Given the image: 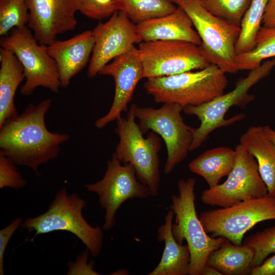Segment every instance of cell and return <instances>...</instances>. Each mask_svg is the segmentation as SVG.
Instances as JSON below:
<instances>
[{
    "label": "cell",
    "mask_w": 275,
    "mask_h": 275,
    "mask_svg": "<svg viewBox=\"0 0 275 275\" xmlns=\"http://www.w3.org/2000/svg\"><path fill=\"white\" fill-rule=\"evenodd\" d=\"M263 129L266 137L275 144V130L268 125L263 126Z\"/></svg>",
    "instance_id": "obj_36"
},
{
    "label": "cell",
    "mask_w": 275,
    "mask_h": 275,
    "mask_svg": "<svg viewBox=\"0 0 275 275\" xmlns=\"http://www.w3.org/2000/svg\"><path fill=\"white\" fill-rule=\"evenodd\" d=\"M0 127L18 114L14 102L17 89L25 79L23 67L10 50L0 48Z\"/></svg>",
    "instance_id": "obj_21"
},
{
    "label": "cell",
    "mask_w": 275,
    "mask_h": 275,
    "mask_svg": "<svg viewBox=\"0 0 275 275\" xmlns=\"http://www.w3.org/2000/svg\"><path fill=\"white\" fill-rule=\"evenodd\" d=\"M94 45L92 31L87 30L65 40H56L47 45L48 52L57 66L61 87L87 65Z\"/></svg>",
    "instance_id": "obj_17"
},
{
    "label": "cell",
    "mask_w": 275,
    "mask_h": 275,
    "mask_svg": "<svg viewBox=\"0 0 275 275\" xmlns=\"http://www.w3.org/2000/svg\"><path fill=\"white\" fill-rule=\"evenodd\" d=\"M86 206L84 200L75 193L68 194L63 187L57 192L46 212L26 218L20 227L34 231V236L56 231L70 232L82 241L93 257H97L102 248L103 229L91 226L85 219L82 210Z\"/></svg>",
    "instance_id": "obj_3"
},
{
    "label": "cell",
    "mask_w": 275,
    "mask_h": 275,
    "mask_svg": "<svg viewBox=\"0 0 275 275\" xmlns=\"http://www.w3.org/2000/svg\"><path fill=\"white\" fill-rule=\"evenodd\" d=\"M122 164L113 154L107 161L103 177L97 182L85 185L88 191L98 195L100 205L105 211L102 227L104 230L114 227L116 213L124 202L150 196L149 189L138 179L133 166Z\"/></svg>",
    "instance_id": "obj_13"
},
{
    "label": "cell",
    "mask_w": 275,
    "mask_h": 275,
    "mask_svg": "<svg viewBox=\"0 0 275 275\" xmlns=\"http://www.w3.org/2000/svg\"><path fill=\"white\" fill-rule=\"evenodd\" d=\"M234 150L236 156L232 171L224 183L202 192L201 199L204 204L227 207L268 195L255 158L240 144Z\"/></svg>",
    "instance_id": "obj_12"
},
{
    "label": "cell",
    "mask_w": 275,
    "mask_h": 275,
    "mask_svg": "<svg viewBox=\"0 0 275 275\" xmlns=\"http://www.w3.org/2000/svg\"><path fill=\"white\" fill-rule=\"evenodd\" d=\"M119 10V0H78V11L93 19L110 17Z\"/></svg>",
    "instance_id": "obj_30"
},
{
    "label": "cell",
    "mask_w": 275,
    "mask_h": 275,
    "mask_svg": "<svg viewBox=\"0 0 275 275\" xmlns=\"http://www.w3.org/2000/svg\"><path fill=\"white\" fill-rule=\"evenodd\" d=\"M29 28L37 41L48 45L58 35L73 30L77 21L78 0H26Z\"/></svg>",
    "instance_id": "obj_16"
},
{
    "label": "cell",
    "mask_w": 275,
    "mask_h": 275,
    "mask_svg": "<svg viewBox=\"0 0 275 275\" xmlns=\"http://www.w3.org/2000/svg\"><path fill=\"white\" fill-rule=\"evenodd\" d=\"M225 73L210 64L197 71L148 78L144 88L157 103H175L182 107L196 106L224 93L228 85Z\"/></svg>",
    "instance_id": "obj_2"
},
{
    "label": "cell",
    "mask_w": 275,
    "mask_h": 275,
    "mask_svg": "<svg viewBox=\"0 0 275 275\" xmlns=\"http://www.w3.org/2000/svg\"><path fill=\"white\" fill-rule=\"evenodd\" d=\"M174 212L171 210L164 217V224L158 229L157 240L163 241L160 261L149 275L189 274L190 254L187 245L178 243L172 231Z\"/></svg>",
    "instance_id": "obj_19"
},
{
    "label": "cell",
    "mask_w": 275,
    "mask_h": 275,
    "mask_svg": "<svg viewBox=\"0 0 275 275\" xmlns=\"http://www.w3.org/2000/svg\"><path fill=\"white\" fill-rule=\"evenodd\" d=\"M239 144L256 159L268 194L275 196V144L266 137L260 126L248 128L240 136Z\"/></svg>",
    "instance_id": "obj_20"
},
{
    "label": "cell",
    "mask_w": 275,
    "mask_h": 275,
    "mask_svg": "<svg viewBox=\"0 0 275 275\" xmlns=\"http://www.w3.org/2000/svg\"><path fill=\"white\" fill-rule=\"evenodd\" d=\"M15 164L7 157L0 154V188L10 187L15 189L22 188L26 184L17 171Z\"/></svg>",
    "instance_id": "obj_31"
},
{
    "label": "cell",
    "mask_w": 275,
    "mask_h": 275,
    "mask_svg": "<svg viewBox=\"0 0 275 275\" xmlns=\"http://www.w3.org/2000/svg\"><path fill=\"white\" fill-rule=\"evenodd\" d=\"M196 183L193 177L180 180L177 183L178 194L172 196L170 207L175 215L173 235L180 244L186 240L189 250V275H201L210 254L226 239L223 237H210L205 230L196 209Z\"/></svg>",
    "instance_id": "obj_4"
},
{
    "label": "cell",
    "mask_w": 275,
    "mask_h": 275,
    "mask_svg": "<svg viewBox=\"0 0 275 275\" xmlns=\"http://www.w3.org/2000/svg\"><path fill=\"white\" fill-rule=\"evenodd\" d=\"M105 22L99 23L92 31L94 45L88 70L93 78L117 57L140 43L136 24L122 11H115Z\"/></svg>",
    "instance_id": "obj_14"
},
{
    "label": "cell",
    "mask_w": 275,
    "mask_h": 275,
    "mask_svg": "<svg viewBox=\"0 0 275 275\" xmlns=\"http://www.w3.org/2000/svg\"><path fill=\"white\" fill-rule=\"evenodd\" d=\"M245 244L254 251L253 268L261 265L267 257L275 253V226L268 227L248 237Z\"/></svg>",
    "instance_id": "obj_29"
},
{
    "label": "cell",
    "mask_w": 275,
    "mask_h": 275,
    "mask_svg": "<svg viewBox=\"0 0 275 275\" xmlns=\"http://www.w3.org/2000/svg\"><path fill=\"white\" fill-rule=\"evenodd\" d=\"M0 45L12 51L23 67L25 82L20 88L22 95H30L39 87L59 92L61 84L56 64L47 45L40 44L31 30L26 26L13 29L10 35L1 38Z\"/></svg>",
    "instance_id": "obj_8"
},
{
    "label": "cell",
    "mask_w": 275,
    "mask_h": 275,
    "mask_svg": "<svg viewBox=\"0 0 275 275\" xmlns=\"http://www.w3.org/2000/svg\"><path fill=\"white\" fill-rule=\"evenodd\" d=\"M171 1L190 17L201 40L200 46L211 64L225 73L237 72L235 45L240 28L212 15L198 0Z\"/></svg>",
    "instance_id": "obj_7"
},
{
    "label": "cell",
    "mask_w": 275,
    "mask_h": 275,
    "mask_svg": "<svg viewBox=\"0 0 275 275\" xmlns=\"http://www.w3.org/2000/svg\"><path fill=\"white\" fill-rule=\"evenodd\" d=\"M199 218L207 233L241 245L244 235L257 224L275 219V196L268 194L229 207L202 211Z\"/></svg>",
    "instance_id": "obj_9"
},
{
    "label": "cell",
    "mask_w": 275,
    "mask_h": 275,
    "mask_svg": "<svg viewBox=\"0 0 275 275\" xmlns=\"http://www.w3.org/2000/svg\"><path fill=\"white\" fill-rule=\"evenodd\" d=\"M22 223L20 217H17L0 231V274H4V258L9 241L13 234Z\"/></svg>",
    "instance_id": "obj_32"
},
{
    "label": "cell",
    "mask_w": 275,
    "mask_h": 275,
    "mask_svg": "<svg viewBox=\"0 0 275 275\" xmlns=\"http://www.w3.org/2000/svg\"><path fill=\"white\" fill-rule=\"evenodd\" d=\"M29 21L26 0H0V35H8L12 29L25 26Z\"/></svg>",
    "instance_id": "obj_28"
},
{
    "label": "cell",
    "mask_w": 275,
    "mask_h": 275,
    "mask_svg": "<svg viewBox=\"0 0 275 275\" xmlns=\"http://www.w3.org/2000/svg\"><path fill=\"white\" fill-rule=\"evenodd\" d=\"M133 106L143 133L151 130L164 141L167 150L164 173H170L187 157L196 128L185 123L181 114L183 107L178 104L163 103L158 108Z\"/></svg>",
    "instance_id": "obj_10"
},
{
    "label": "cell",
    "mask_w": 275,
    "mask_h": 275,
    "mask_svg": "<svg viewBox=\"0 0 275 275\" xmlns=\"http://www.w3.org/2000/svg\"><path fill=\"white\" fill-rule=\"evenodd\" d=\"M177 8L171 0H119V10L135 24L171 14Z\"/></svg>",
    "instance_id": "obj_25"
},
{
    "label": "cell",
    "mask_w": 275,
    "mask_h": 275,
    "mask_svg": "<svg viewBox=\"0 0 275 275\" xmlns=\"http://www.w3.org/2000/svg\"><path fill=\"white\" fill-rule=\"evenodd\" d=\"M144 68L138 48L134 45L124 53L117 57L106 65L99 75L113 77L115 83L114 98L108 113L95 122L99 129L121 117L127 110L139 81L143 78Z\"/></svg>",
    "instance_id": "obj_15"
},
{
    "label": "cell",
    "mask_w": 275,
    "mask_h": 275,
    "mask_svg": "<svg viewBox=\"0 0 275 275\" xmlns=\"http://www.w3.org/2000/svg\"><path fill=\"white\" fill-rule=\"evenodd\" d=\"M263 26H275V0H268L262 20Z\"/></svg>",
    "instance_id": "obj_34"
},
{
    "label": "cell",
    "mask_w": 275,
    "mask_h": 275,
    "mask_svg": "<svg viewBox=\"0 0 275 275\" xmlns=\"http://www.w3.org/2000/svg\"><path fill=\"white\" fill-rule=\"evenodd\" d=\"M143 78L202 69L211 63L200 46L181 40L143 41L138 47Z\"/></svg>",
    "instance_id": "obj_11"
},
{
    "label": "cell",
    "mask_w": 275,
    "mask_h": 275,
    "mask_svg": "<svg viewBox=\"0 0 275 275\" xmlns=\"http://www.w3.org/2000/svg\"><path fill=\"white\" fill-rule=\"evenodd\" d=\"M274 67L275 58H271L251 70L246 77L239 80L231 91L200 105L183 107L185 114L196 116L201 122L200 126L195 129L190 151L200 147L214 130L243 119V114H238L228 119H225V117L233 106L244 105L251 101L253 96L248 94L250 88L268 75Z\"/></svg>",
    "instance_id": "obj_6"
},
{
    "label": "cell",
    "mask_w": 275,
    "mask_h": 275,
    "mask_svg": "<svg viewBox=\"0 0 275 275\" xmlns=\"http://www.w3.org/2000/svg\"><path fill=\"white\" fill-rule=\"evenodd\" d=\"M254 251L250 246L235 245L226 238L221 245L209 255L206 264L224 275H245L250 273Z\"/></svg>",
    "instance_id": "obj_23"
},
{
    "label": "cell",
    "mask_w": 275,
    "mask_h": 275,
    "mask_svg": "<svg viewBox=\"0 0 275 275\" xmlns=\"http://www.w3.org/2000/svg\"><path fill=\"white\" fill-rule=\"evenodd\" d=\"M268 1L252 0L241 21L240 32L235 45L236 55L249 51L254 47Z\"/></svg>",
    "instance_id": "obj_26"
},
{
    "label": "cell",
    "mask_w": 275,
    "mask_h": 275,
    "mask_svg": "<svg viewBox=\"0 0 275 275\" xmlns=\"http://www.w3.org/2000/svg\"><path fill=\"white\" fill-rule=\"evenodd\" d=\"M274 57L275 26H261L256 34L254 47L249 51L236 55L237 71L255 69L264 59Z\"/></svg>",
    "instance_id": "obj_24"
},
{
    "label": "cell",
    "mask_w": 275,
    "mask_h": 275,
    "mask_svg": "<svg viewBox=\"0 0 275 275\" xmlns=\"http://www.w3.org/2000/svg\"><path fill=\"white\" fill-rule=\"evenodd\" d=\"M185 11L177 6L173 13L136 24L142 41L181 40L201 45V40Z\"/></svg>",
    "instance_id": "obj_18"
},
{
    "label": "cell",
    "mask_w": 275,
    "mask_h": 275,
    "mask_svg": "<svg viewBox=\"0 0 275 275\" xmlns=\"http://www.w3.org/2000/svg\"><path fill=\"white\" fill-rule=\"evenodd\" d=\"M209 13L240 27L242 17L252 0H198Z\"/></svg>",
    "instance_id": "obj_27"
},
{
    "label": "cell",
    "mask_w": 275,
    "mask_h": 275,
    "mask_svg": "<svg viewBox=\"0 0 275 275\" xmlns=\"http://www.w3.org/2000/svg\"><path fill=\"white\" fill-rule=\"evenodd\" d=\"M201 275H224L221 271L213 267L205 264L203 267Z\"/></svg>",
    "instance_id": "obj_35"
},
{
    "label": "cell",
    "mask_w": 275,
    "mask_h": 275,
    "mask_svg": "<svg viewBox=\"0 0 275 275\" xmlns=\"http://www.w3.org/2000/svg\"><path fill=\"white\" fill-rule=\"evenodd\" d=\"M51 99L36 105L28 104L20 114L9 119L0 127V154L16 165L28 167L40 175L38 168L56 158L61 145L70 136L52 132L45 118L52 103Z\"/></svg>",
    "instance_id": "obj_1"
},
{
    "label": "cell",
    "mask_w": 275,
    "mask_h": 275,
    "mask_svg": "<svg viewBox=\"0 0 275 275\" xmlns=\"http://www.w3.org/2000/svg\"><path fill=\"white\" fill-rule=\"evenodd\" d=\"M135 118L132 104L126 118L116 120L115 130L119 141L114 154L122 163L133 166L138 179L148 187L150 196L155 197L160 184V138L153 131L144 137Z\"/></svg>",
    "instance_id": "obj_5"
},
{
    "label": "cell",
    "mask_w": 275,
    "mask_h": 275,
    "mask_svg": "<svg viewBox=\"0 0 275 275\" xmlns=\"http://www.w3.org/2000/svg\"><path fill=\"white\" fill-rule=\"evenodd\" d=\"M251 275H275V254L260 265L252 268Z\"/></svg>",
    "instance_id": "obj_33"
},
{
    "label": "cell",
    "mask_w": 275,
    "mask_h": 275,
    "mask_svg": "<svg viewBox=\"0 0 275 275\" xmlns=\"http://www.w3.org/2000/svg\"><path fill=\"white\" fill-rule=\"evenodd\" d=\"M235 156L234 149L218 147L205 151L191 160L188 167L191 172L203 177L209 187H212L231 172Z\"/></svg>",
    "instance_id": "obj_22"
}]
</instances>
